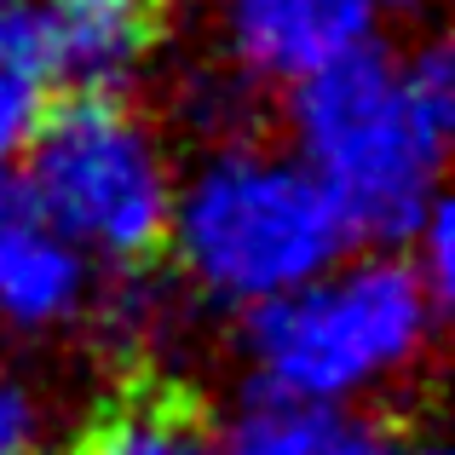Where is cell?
Returning <instances> with one entry per match:
<instances>
[{"mask_svg": "<svg viewBox=\"0 0 455 455\" xmlns=\"http://www.w3.org/2000/svg\"><path fill=\"white\" fill-rule=\"evenodd\" d=\"M23 185L87 266H139L167 243L179 156L133 99H58Z\"/></svg>", "mask_w": 455, "mask_h": 455, "instance_id": "cell-4", "label": "cell"}, {"mask_svg": "<svg viewBox=\"0 0 455 455\" xmlns=\"http://www.w3.org/2000/svg\"><path fill=\"white\" fill-rule=\"evenodd\" d=\"M225 455H410V438L392 433L375 410H317L248 392L220 433Z\"/></svg>", "mask_w": 455, "mask_h": 455, "instance_id": "cell-8", "label": "cell"}, {"mask_svg": "<svg viewBox=\"0 0 455 455\" xmlns=\"http://www.w3.org/2000/svg\"><path fill=\"white\" fill-rule=\"evenodd\" d=\"M46 35L64 87L81 99H122L145 76L156 52V12L150 0H52Z\"/></svg>", "mask_w": 455, "mask_h": 455, "instance_id": "cell-7", "label": "cell"}, {"mask_svg": "<svg viewBox=\"0 0 455 455\" xmlns=\"http://www.w3.org/2000/svg\"><path fill=\"white\" fill-rule=\"evenodd\" d=\"M213 41L243 87L294 92L369 41V12L357 0H220Z\"/></svg>", "mask_w": 455, "mask_h": 455, "instance_id": "cell-5", "label": "cell"}, {"mask_svg": "<svg viewBox=\"0 0 455 455\" xmlns=\"http://www.w3.org/2000/svg\"><path fill=\"white\" fill-rule=\"evenodd\" d=\"M81 455H225L220 433L202 427L185 403L167 398H133L122 410H110Z\"/></svg>", "mask_w": 455, "mask_h": 455, "instance_id": "cell-10", "label": "cell"}, {"mask_svg": "<svg viewBox=\"0 0 455 455\" xmlns=\"http://www.w3.org/2000/svg\"><path fill=\"white\" fill-rule=\"evenodd\" d=\"M162 248L202 306L248 317L346 259L352 231L283 145L225 139L179 167Z\"/></svg>", "mask_w": 455, "mask_h": 455, "instance_id": "cell-2", "label": "cell"}, {"mask_svg": "<svg viewBox=\"0 0 455 455\" xmlns=\"http://www.w3.org/2000/svg\"><path fill=\"white\" fill-rule=\"evenodd\" d=\"M92 306V266L58 236L18 167L0 162V334L41 340Z\"/></svg>", "mask_w": 455, "mask_h": 455, "instance_id": "cell-6", "label": "cell"}, {"mask_svg": "<svg viewBox=\"0 0 455 455\" xmlns=\"http://www.w3.org/2000/svg\"><path fill=\"white\" fill-rule=\"evenodd\" d=\"M357 6H363L369 18H415V12L438 6V0H357Z\"/></svg>", "mask_w": 455, "mask_h": 455, "instance_id": "cell-13", "label": "cell"}, {"mask_svg": "<svg viewBox=\"0 0 455 455\" xmlns=\"http://www.w3.org/2000/svg\"><path fill=\"white\" fill-rule=\"evenodd\" d=\"M58 92L64 76L41 0H0V162L41 133V122L58 110Z\"/></svg>", "mask_w": 455, "mask_h": 455, "instance_id": "cell-9", "label": "cell"}, {"mask_svg": "<svg viewBox=\"0 0 455 455\" xmlns=\"http://www.w3.org/2000/svg\"><path fill=\"white\" fill-rule=\"evenodd\" d=\"M455 64L438 41H363L289 92V156L323 185L352 236L410 243L444 202Z\"/></svg>", "mask_w": 455, "mask_h": 455, "instance_id": "cell-1", "label": "cell"}, {"mask_svg": "<svg viewBox=\"0 0 455 455\" xmlns=\"http://www.w3.org/2000/svg\"><path fill=\"white\" fill-rule=\"evenodd\" d=\"M450 208L444 202H433V208H427V220L415 225V236H410V266H415V277L427 283V289L438 294V300H444L450 294Z\"/></svg>", "mask_w": 455, "mask_h": 455, "instance_id": "cell-12", "label": "cell"}, {"mask_svg": "<svg viewBox=\"0 0 455 455\" xmlns=\"http://www.w3.org/2000/svg\"><path fill=\"white\" fill-rule=\"evenodd\" d=\"M410 455H450V444H444V438H415Z\"/></svg>", "mask_w": 455, "mask_h": 455, "instance_id": "cell-14", "label": "cell"}, {"mask_svg": "<svg viewBox=\"0 0 455 455\" xmlns=\"http://www.w3.org/2000/svg\"><path fill=\"white\" fill-rule=\"evenodd\" d=\"M438 300L392 248L334 259L306 289L243 317V357L259 398L369 410L410 387L438 340Z\"/></svg>", "mask_w": 455, "mask_h": 455, "instance_id": "cell-3", "label": "cell"}, {"mask_svg": "<svg viewBox=\"0 0 455 455\" xmlns=\"http://www.w3.org/2000/svg\"><path fill=\"white\" fill-rule=\"evenodd\" d=\"M46 403L12 363H0V455H41L46 450Z\"/></svg>", "mask_w": 455, "mask_h": 455, "instance_id": "cell-11", "label": "cell"}]
</instances>
